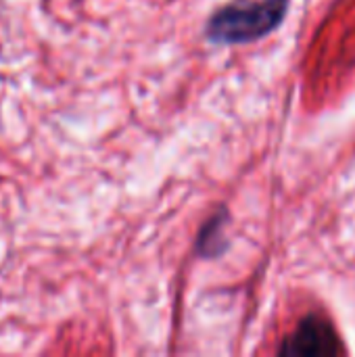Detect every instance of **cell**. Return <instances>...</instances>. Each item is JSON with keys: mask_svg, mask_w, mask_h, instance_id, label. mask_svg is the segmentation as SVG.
<instances>
[{"mask_svg": "<svg viewBox=\"0 0 355 357\" xmlns=\"http://www.w3.org/2000/svg\"><path fill=\"white\" fill-rule=\"evenodd\" d=\"M289 6L291 0H230L211 13L205 38L222 46L262 40L282 25Z\"/></svg>", "mask_w": 355, "mask_h": 357, "instance_id": "obj_1", "label": "cell"}, {"mask_svg": "<svg viewBox=\"0 0 355 357\" xmlns=\"http://www.w3.org/2000/svg\"><path fill=\"white\" fill-rule=\"evenodd\" d=\"M345 354L347 349L335 324L318 312L305 314L278 347V356L282 357H337Z\"/></svg>", "mask_w": 355, "mask_h": 357, "instance_id": "obj_2", "label": "cell"}, {"mask_svg": "<svg viewBox=\"0 0 355 357\" xmlns=\"http://www.w3.org/2000/svg\"><path fill=\"white\" fill-rule=\"evenodd\" d=\"M228 220H230V213L222 205L203 222V226L199 228V234H197V243H195L197 255L201 259H218L228 251V247H230L228 236H226Z\"/></svg>", "mask_w": 355, "mask_h": 357, "instance_id": "obj_3", "label": "cell"}]
</instances>
